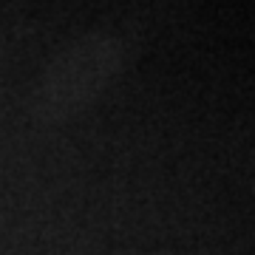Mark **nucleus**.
Returning <instances> with one entry per match:
<instances>
[{"label": "nucleus", "mask_w": 255, "mask_h": 255, "mask_svg": "<svg viewBox=\"0 0 255 255\" xmlns=\"http://www.w3.org/2000/svg\"><path fill=\"white\" fill-rule=\"evenodd\" d=\"M125 65V48L108 31H85L68 40L46 63L31 108L46 125L71 122L111 91Z\"/></svg>", "instance_id": "1"}]
</instances>
